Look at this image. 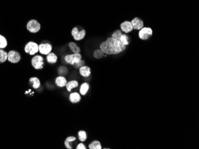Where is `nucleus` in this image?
<instances>
[{"instance_id": "nucleus-1", "label": "nucleus", "mask_w": 199, "mask_h": 149, "mask_svg": "<svg viewBox=\"0 0 199 149\" xmlns=\"http://www.w3.org/2000/svg\"><path fill=\"white\" fill-rule=\"evenodd\" d=\"M122 34V30H116L112 34V37L108 38L106 41L100 44V50L106 55H117L124 51L126 46L120 41V37Z\"/></svg>"}, {"instance_id": "nucleus-2", "label": "nucleus", "mask_w": 199, "mask_h": 149, "mask_svg": "<svg viewBox=\"0 0 199 149\" xmlns=\"http://www.w3.org/2000/svg\"><path fill=\"white\" fill-rule=\"evenodd\" d=\"M65 61L67 63L74 66L75 64L79 62L82 60V55L80 54H74L67 55L65 57Z\"/></svg>"}, {"instance_id": "nucleus-3", "label": "nucleus", "mask_w": 199, "mask_h": 149, "mask_svg": "<svg viewBox=\"0 0 199 149\" xmlns=\"http://www.w3.org/2000/svg\"><path fill=\"white\" fill-rule=\"evenodd\" d=\"M25 51L26 53L33 55L39 51L38 45L35 42H29L25 46Z\"/></svg>"}, {"instance_id": "nucleus-4", "label": "nucleus", "mask_w": 199, "mask_h": 149, "mask_svg": "<svg viewBox=\"0 0 199 149\" xmlns=\"http://www.w3.org/2000/svg\"><path fill=\"white\" fill-rule=\"evenodd\" d=\"M27 29L31 33L38 32L41 29V25L36 20H31L27 24Z\"/></svg>"}, {"instance_id": "nucleus-5", "label": "nucleus", "mask_w": 199, "mask_h": 149, "mask_svg": "<svg viewBox=\"0 0 199 149\" xmlns=\"http://www.w3.org/2000/svg\"><path fill=\"white\" fill-rule=\"evenodd\" d=\"M153 35V30L150 27H143L140 30L138 36L141 40H147Z\"/></svg>"}, {"instance_id": "nucleus-6", "label": "nucleus", "mask_w": 199, "mask_h": 149, "mask_svg": "<svg viewBox=\"0 0 199 149\" xmlns=\"http://www.w3.org/2000/svg\"><path fill=\"white\" fill-rule=\"evenodd\" d=\"M32 65L36 70H41L44 65V58L41 55H36L31 60Z\"/></svg>"}, {"instance_id": "nucleus-7", "label": "nucleus", "mask_w": 199, "mask_h": 149, "mask_svg": "<svg viewBox=\"0 0 199 149\" xmlns=\"http://www.w3.org/2000/svg\"><path fill=\"white\" fill-rule=\"evenodd\" d=\"M71 34L73 36L75 41H79L81 40H83L85 38L86 35V32L84 29H83L81 31H79L78 29L76 27H75L72 29Z\"/></svg>"}, {"instance_id": "nucleus-8", "label": "nucleus", "mask_w": 199, "mask_h": 149, "mask_svg": "<svg viewBox=\"0 0 199 149\" xmlns=\"http://www.w3.org/2000/svg\"><path fill=\"white\" fill-rule=\"evenodd\" d=\"M7 59L11 63L19 62L20 60V54L15 50H10L8 52Z\"/></svg>"}, {"instance_id": "nucleus-9", "label": "nucleus", "mask_w": 199, "mask_h": 149, "mask_svg": "<svg viewBox=\"0 0 199 149\" xmlns=\"http://www.w3.org/2000/svg\"><path fill=\"white\" fill-rule=\"evenodd\" d=\"M39 52L43 55H48L51 52L53 47L50 43H41L38 45Z\"/></svg>"}, {"instance_id": "nucleus-10", "label": "nucleus", "mask_w": 199, "mask_h": 149, "mask_svg": "<svg viewBox=\"0 0 199 149\" xmlns=\"http://www.w3.org/2000/svg\"><path fill=\"white\" fill-rule=\"evenodd\" d=\"M121 29L122 32H124L125 33H128L133 30V25L131 22L125 21L124 22L121 24Z\"/></svg>"}, {"instance_id": "nucleus-11", "label": "nucleus", "mask_w": 199, "mask_h": 149, "mask_svg": "<svg viewBox=\"0 0 199 149\" xmlns=\"http://www.w3.org/2000/svg\"><path fill=\"white\" fill-rule=\"evenodd\" d=\"M131 24L133 25V29L135 30H140L144 27V22L141 19L138 17H135L132 20L131 22Z\"/></svg>"}, {"instance_id": "nucleus-12", "label": "nucleus", "mask_w": 199, "mask_h": 149, "mask_svg": "<svg viewBox=\"0 0 199 149\" xmlns=\"http://www.w3.org/2000/svg\"><path fill=\"white\" fill-rule=\"evenodd\" d=\"M91 73V68L88 66H83L79 68V74L84 77H89Z\"/></svg>"}, {"instance_id": "nucleus-13", "label": "nucleus", "mask_w": 199, "mask_h": 149, "mask_svg": "<svg viewBox=\"0 0 199 149\" xmlns=\"http://www.w3.org/2000/svg\"><path fill=\"white\" fill-rule=\"evenodd\" d=\"M69 100L72 103H76L80 102V100H81V97L78 93L74 92L70 94L69 96Z\"/></svg>"}, {"instance_id": "nucleus-14", "label": "nucleus", "mask_w": 199, "mask_h": 149, "mask_svg": "<svg viewBox=\"0 0 199 149\" xmlns=\"http://www.w3.org/2000/svg\"><path fill=\"white\" fill-rule=\"evenodd\" d=\"M56 84L60 87H65L66 86L67 84L66 79L63 76L57 77L56 79Z\"/></svg>"}, {"instance_id": "nucleus-15", "label": "nucleus", "mask_w": 199, "mask_h": 149, "mask_svg": "<svg viewBox=\"0 0 199 149\" xmlns=\"http://www.w3.org/2000/svg\"><path fill=\"white\" fill-rule=\"evenodd\" d=\"M47 55V61L50 64H54L57 61V57L54 53L50 52Z\"/></svg>"}, {"instance_id": "nucleus-16", "label": "nucleus", "mask_w": 199, "mask_h": 149, "mask_svg": "<svg viewBox=\"0 0 199 149\" xmlns=\"http://www.w3.org/2000/svg\"><path fill=\"white\" fill-rule=\"evenodd\" d=\"M69 47L70 50H71L74 54H80L81 49L75 43V42H69Z\"/></svg>"}, {"instance_id": "nucleus-17", "label": "nucleus", "mask_w": 199, "mask_h": 149, "mask_svg": "<svg viewBox=\"0 0 199 149\" xmlns=\"http://www.w3.org/2000/svg\"><path fill=\"white\" fill-rule=\"evenodd\" d=\"M76 137H74V136H70V137H67L66 140L65 141V145L66 146L67 149H72L73 146L71 144H72V143L75 141L76 140Z\"/></svg>"}, {"instance_id": "nucleus-18", "label": "nucleus", "mask_w": 199, "mask_h": 149, "mask_svg": "<svg viewBox=\"0 0 199 149\" xmlns=\"http://www.w3.org/2000/svg\"><path fill=\"white\" fill-rule=\"evenodd\" d=\"M78 86V82L75 80L69 82L68 83H67L66 85V89L68 91H71L73 89H74L75 87H77Z\"/></svg>"}, {"instance_id": "nucleus-19", "label": "nucleus", "mask_w": 199, "mask_h": 149, "mask_svg": "<svg viewBox=\"0 0 199 149\" xmlns=\"http://www.w3.org/2000/svg\"><path fill=\"white\" fill-rule=\"evenodd\" d=\"M89 89H90L89 84L87 83H83L81 84L80 87V91H79L80 93L83 96L85 95L89 91Z\"/></svg>"}, {"instance_id": "nucleus-20", "label": "nucleus", "mask_w": 199, "mask_h": 149, "mask_svg": "<svg viewBox=\"0 0 199 149\" xmlns=\"http://www.w3.org/2000/svg\"><path fill=\"white\" fill-rule=\"evenodd\" d=\"M29 81L31 83H32L33 88L35 89H38L41 85L40 81L39 79L37 77H32L29 79Z\"/></svg>"}, {"instance_id": "nucleus-21", "label": "nucleus", "mask_w": 199, "mask_h": 149, "mask_svg": "<svg viewBox=\"0 0 199 149\" xmlns=\"http://www.w3.org/2000/svg\"><path fill=\"white\" fill-rule=\"evenodd\" d=\"M120 41L124 45L126 46L129 43V37L126 34H122L120 37Z\"/></svg>"}, {"instance_id": "nucleus-22", "label": "nucleus", "mask_w": 199, "mask_h": 149, "mask_svg": "<svg viewBox=\"0 0 199 149\" xmlns=\"http://www.w3.org/2000/svg\"><path fill=\"white\" fill-rule=\"evenodd\" d=\"M90 149H102L100 142L99 141H94L89 145Z\"/></svg>"}, {"instance_id": "nucleus-23", "label": "nucleus", "mask_w": 199, "mask_h": 149, "mask_svg": "<svg viewBox=\"0 0 199 149\" xmlns=\"http://www.w3.org/2000/svg\"><path fill=\"white\" fill-rule=\"evenodd\" d=\"M93 55L94 57L96 59H101L104 56V53L100 49H98L94 52Z\"/></svg>"}, {"instance_id": "nucleus-24", "label": "nucleus", "mask_w": 199, "mask_h": 149, "mask_svg": "<svg viewBox=\"0 0 199 149\" xmlns=\"http://www.w3.org/2000/svg\"><path fill=\"white\" fill-rule=\"evenodd\" d=\"M8 53L4 50H0V62H4L7 59Z\"/></svg>"}, {"instance_id": "nucleus-25", "label": "nucleus", "mask_w": 199, "mask_h": 149, "mask_svg": "<svg viewBox=\"0 0 199 149\" xmlns=\"http://www.w3.org/2000/svg\"><path fill=\"white\" fill-rule=\"evenodd\" d=\"M7 45V41L5 37L2 35H0V48H5Z\"/></svg>"}, {"instance_id": "nucleus-26", "label": "nucleus", "mask_w": 199, "mask_h": 149, "mask_svg": "<svg viewBox=\"0 0 199 149\" xmlns=\"http://www.w3.org/2000/svg\"><path fill=\"white\" fill-rule=\"evenodd\" d=\"M78 137H79V140L81 142H83L87 140V133L84 131H80L78 133Z\"/></svg>"}, {"instance_id": "nucleus-27", "label": "nucleus", "mask_w": 199, "mask_h": 149, "mask_svg": "<svg viewBox=\"0 0 199 149\" xmlns=\"http://www.w3.org/2000/svg\"><path fill=\"white\" fill-rule=\"evenodd\" d=\"M84 64H85V61L83 60H81L79 62H78L77 64H75L74 66L76 68H79L80 67L83 66Z\"/></svg>"}, {"instance_id": "nucleus-28", "label": "nucleus", "mask_w": 199, "mask_h": 149, "mask_svg": "<svg viewBox=\"0 0 199 149\" xmlns=\"http://www.w3.org/2000/svg\"><path fill=\"white\" fill-rule=\"evenodd\" d=\"M86 146L83 144V143H80L76 147V149H86Z\"/></svg>"}]
</instances>
